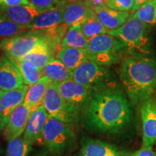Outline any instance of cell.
I'll use <instances>...</instances> for the list:
<instances>
[{
    "label": "cell",
    "instance_id": "33",
    "mask_svg": "<svg viewBox=\"0 0 156 156\" xmlns=\"http://www.w3.org/2000/svg\"><path fill=\"white\" fill-rule=\"evenodd\" d=\"M129 156H156V151L151 147H142L140 150L129 154Z\"/></svg>",
    "mask_w": 156,
    "mask_h": 156
},
{
    "label": "cell",
    "instance_id": "4",
    "mask_svg": "<svg viewBox=\"0 0 156 156\" xmlns=\"http://www.w3.org/2000/svg\"><path fill=\"white\" fill-rule=\"evenodd\" d=\"M43 137L48 151L54 156L67 155L77 147V136L72 124L49 116Z\"/></svg>",
    "mask_w": 156,
    "mask_h": 156
},
{
    "label": "cell",
    "instance_id": "11",
    "mask_svg": "<svg viewBox=\"0 0 156 156\" xmlns=\"http://www.w3.org/2000/svg\"><path fill=\"white\" fill-rule=\"evenodd\" d=\"M142 126V146L156 145V101L153 98L142 103L140 108Z\"/></svg>",
    "mask_w": 156,
    "mask_h": 156
},
{
    "label": "cell",
    "instance_id": "15",
    "mask_svg": "<svg viewBox=\"0 0 156 156\" xmlns=\"http://www.w3.org/2000/svg\"><path fill=\"white\" fill-rule=\"evenodd\" d=\"M48 118V114L43 105L39 106L31 114L23 135L29 145H33L35 142L43 137Z\"/></svg>",
    "mask_w": 156,
    "mask_h": 156
},
{
    "label": "cell",
    "instance_id": "12",
    "mask_svg": "<svg viewBox=\"0 0 156 156\" xmlns=\"http://www.w3.org/2000/svg\"><path fill=\"white\" fill-rule=\"evenodd\" d=\"M58 85L62 97L80 112L93 91L91 87L76 83L73 80L58 83Z\"/></svg>",
    "mask_w": 156,
    "mask_h": 156
},
{
    "label": "cell",
    "instance_id": "1",
    "mask_svg": "<svg viewBox=\"0 0 156 156\" xmlns=\"http://www.w3.org/2000/svg\"><path fill=\"white\" fill-rule=\"evenodd\" d=\"M80 114L84 126L89 130L116 135L131 122L132 109L125 94L113 82L93 89Z\"/></svg>",
    "mask_w": 156,
    "mask_h": 156
},
{
    "label": "cell",
    "instance_id": "39",
    "mask_svg": "<svg viewBox=\"0 0 156 156\" xmlns=\"http://www.w3.org/2000/svg\"><path fill=\"white\" fill-rule=\"evenodd\" d=\"M155 7H156V0H155Z\"/></svg>",
    "mask_w": 156,
    "mask_h": 156
},
{
    "label": "cell",
    "instance_id": "20",
    "mask_svg": "<svg viewBox=\"0 0 156 156\" xmlns=\"http://www.w3.org/2000/svg\"><path fill=\"white\" fill-rule=\"evenodd\" d=\"M63 23V12L58 5L54 8L41 13L30 24L27 26V30L40 31Z\"/></svg>",
    "mask_w": 156,
    "mask_h": 156
},
{
    "label": "cell",
    "instance_id": "26",
    "mask_svg": "<svg viewBox=\"0 0 156 156\" xmlns=\"http://www.w3.org/2000/svg\"><path fill=\"white\" fill-rule=\"evenodd\" d=\"M88 41L82 32L80 25L69 27L62 43L61 48H75L86 50Z\"/></svg>",
    "mask_w": 156,
    "mask_h": 156
},
{
    "label": "cell",
    "instance_id": "21",
    "mask_svg": "<svg viewBox=\"0 0 156 156\" xmlns=\"http://www.w3.org/2000/svg\"><path fill=\"white\" fill-rule=\"evenodd\" d=\"M56 58L71 71L87 60L86 50L75 48H61L56 54Z\"/></svg>",
    "mask_w": 156,
    "mask_h": 156
},
{
    "label": "cell",
    "instance_id": "23",
    "mask_svg": "<svg viewBox=\"0 0 156 156\" xmlns=\"http://www.w3.org/2000/svg\"><path fill=\"white\" fill-rule=\"evenodd\" d=\"M68 29H69V27L67 25L62 23L56 26L38 31V32L41 36L44 41L55 54L56 51L58 50V48L59 49L61 48L62 43L67 34Z\"/></svg>",
    "mask_w": 156,
    "mask_h": 156
},
{
    "label": "cell",
    "instance_id": "9",
    "mask_svg": "<svg viewBox=\"0 0 156 156\" xmlns=\"http://www.w3.org/2000/svg\"><path fill=\"white\" fill-rule=\"evenodd\" d=\"M58 6L63 12V23L69 28L81 25L93 12L85 0H60Z\"/></svg>",
    "mask_w": 156,
    "mask_h": 156
},
{
    "label": "cell",
    "instance_id": "18",
    "mask_svg": "<svg viewBox=\"0 0 156 156\" xmlns=\"http://www.w3.org/2000/svg\"><path fill=\"white\" fill-rule=\"evenodd\" d=\"M122 151L116 146L98 140L84 138L80 156H110Z\"/></svg>",
    "mask_w": 156,
    "mask_h": 156
},
{
    "label": "cell",
    "instance_id": "7",
    "mask_svg": "<svg viewBox=\"0 0 156 156\" xmlns=\"http://www.w3.org/2000/svg\"><path fill=\"white\" fill-rule=\"evenodd\" d=\"M23 32L0 40V48L5 56L14 58H23L44 41L38 31Z\"/></svg>",
    "mask_w": 156,
    "mask_h": 156
},
{
    "label": "cell",
    "instance_id": "31",
    "mask_svg": "<svg viewBox=\"0 0 156 156\" xmlns=\"http://www.w3.org/2000/svg\"><path fill=\"white\" fill-rule=\"evenodd\" d=\"M106 6L115 10L129 12L133 9L134 2L133 0H107Z\"/></svg>",
    "mask_w": 156,
    "mask_h": 156
},
{
    "label": "cell",
    "instance_id": "5",
    "mask_svg": "<svg viewBox=\"0 0 156 156\" xmlns=\"http://www.w3.org/2000/svg\"><path fill=\"white\" fill-rule=\"evenodd\" d=\"M124 48L118 39L110 34H103L88 41L87 59L103 67H109L120 59Z\"/></svg>",
    "mask_w": 156,
    "mask_h": 156
},
{
    "label": "cell",
    "instance_id": "25",
    "mask_svg": "<svg viewBox=\"0 0 156 156\" xmlns=\"http://www.w3.org/2000/svg\"><path fill=\"white\" fill-rule=\"evenodd\" d=\"M54 54H55L51 50L47 44L43 41L39 44L32 51L25 56L24 57L20 58L31 62L36 67L43 71V69L50 62V60L54 58Z\"/></svg>",
    "mask_w": 156,
    "mask_h": 156
},
{
    "label": "cell",
    "instance_id": "3",
    "mask_svg": "<svg viewBox=\"0 0 156 156\" xmlns=\"http://www.w3.org/2000/svg\"><path fill=\"white\" fill-rule=\"evenodd\" d=\"M150 25L130 15L128 20L116 30L108 31L122 44L124 51L130 56H147L152 53Z\"/></svg>",
    "mask_w": 156,
    "mask_h": 156
},
{
    "label": "cell",
    "instance_id": "8",
    "mask_svg": "<svg viewBox=\"0 0 156 156\" xmlns=\"http://www.w3.org/2000/svg\"><path fill=\"white\" fill-rule=\"evenodd\" d=\"M73 80L93 89L113 83L110 69L88 59L73 71Z\"/></svg>",
    "mask_w": 156,
    "mask_h": 156
},
{
    "label": "cell",
    "instance_id": "17",
    "mask_svg": "<svg viewBox=\"0 0 156 156\" xmlns=\"http://www.w3.org/2000/svg\"><path fill=\"white\" fill-rule=\"evenodd\" d=\"M100 22L108 31L116 30L125 23L130 17L129 12L112 9L107 6H101L93 8Z\"/></svg>",
    "mask_w": 156,
    "mask_h": 156
},
{
    "label": "cell",
    "instance_id": "2",
    "mask_svg": "<svg viewBox=\"0 0 156 156\" xmlns=\"http://www.w3.org/2000/svg\"><path fill=\"white\" fill-rule=\"evenodd\" d=\"M120 80L133 104L151 98L156 87V61L144 56H129L123 59Z\"/></svg>",
    "mask_w": 156,
    "mask_h": 156
},
{
    "label": "cell",
    "instance_id": "30",
    "mask_svg": "<svg viewBox=\"0 0 156 156\" xmlns=\"http://www.w3.org/2000/svg\"><path fill=\"white\" fill-rule=\"evenodd\" d=\"M26 30V28L20 27L11 22L0 12V38H5L16 36Z\"/></svg>",
    "mask_w": 156,
    "mask_h": 156
},
{
    "label": "cell",
    "instance_id": "34",
    "mask_svg": "<svg viewBox=\"0 0 156 156\" xmlns=\"http://www.w3.org/2000/svg\"><path fill=\"white\" fill-rule=\"evenodd\" d=\"M28 4H30L28 0H0V7H11Z\"/></svg>",
    "mask_w": 156,
    "mask_h": 156
},
{
    "label": "cell",
    "instance_id": "16",
    "mask_svg": "<svg viewBox=\"0 0 156 156\" xmlns=\"http://www.w3.org/2000/svg\"><path fill=\"white\" fill-rule=\"evenodd\" d=\"M22 77L15 64L7 56L0 59V90L17 89L24 85Z\"/></svg>",
    "mask_w": 156,
    "mask_h": 156
},
{
    "label": "cell",
    "instance_id": "6",
    "mask_svg": "<svg viewBox=\"0 0 156 156\" xmlns=\"http://www.w3.org/2000/svg\"><path fill=\"white\" fill-rule=\"evenodd\" d=\"M43 106L49 116L71 124L77 122L81 113L62 97L56 83H52L48 88Z\"/></svg>",
    "mask_w": 156,
    "mask_h": 156
},
{
    "label": "cell",
    "instance_id": "37",
    "mask_svg": "<svg viewBox=\"0 0 156 156\" xmlns=\"http://www.w3.org/2000/svg\"><path fill=\"white\" fill-rule=\"evenodd\" d=\"M110 156H129V154L128 153H126V152H125V151H120L119 153L114 154V155H112Z\"/></svg>",
    "mask_w": 156,
    "mask_h": 156
},
{
    "label": "cell",
    "instance_id": "35",
    "mask_svg": "<svg viewBox=\"0 0 156 156\" xmlns=\"http://www.w3.org/2000/svg\"><path fill=\"white\" fill-rule=\"evenodd\" d=\"M92 8L101 6H106L107 0H85Z\"/></svg>",
    "mask_w": 156,
    "mask_h": 156
},
{
    "label": "cell",
    "instance_id": "22",
    "mask_svg": "<svg viewBox=\"0 0 156 156\" xmlns=\"http://www.w3.org/2000/svg\"><path fill=\"white\" fill-rule=\"evenodd\" d=\"M8 58L18 69L25 85H28V87L31 86L44 76L42 70L36 67L31 62L23 58Z\"/></svg>",
    "mask_w": 156,
    "mask_h": 156
},
{
    "label": "cell",
    "instance_id": "27",
    "mask_svg": "<svg viewBox=\"0 0 156 156\" xmlns=\"http://www.w3.org/2000/svg\"><path fill=\"white\" fill-rule=\"evenodd\" d=\"M80 27L82 32L88 41L98 36L106 34L108 33V30L105 28V27L97 17L94 11L80 25Z\"/></svg>",
    "mask_w": 156,
    "mask_h": 156
},
{
    "label": "cell",
    "instance_id": "10",
    "mask_svg": "<svg viewBox=\"0 0 156 156\" xmlns=\"http://www.w3.org/2000/svg\"><path fill=\"white\" fill-rule=\"evenodd\" d=\"M28 87L24 85L12 90H0V130L4 131L11 114L24 102Z\"/></svg>",
    "mask_w": 156,
    "mask_h": 156
},
{
    "label": "cell",
    "instance_id": "13",
    "mask_svg": "<svg viewBox=\"0 0 156 156\" xmlns=\"http://www.w3.org/2000/svg\"><path fill=\"white\" fill-rule=\"evenodd\" d=\"M30 108L24 103L17 107L11 114L4 129V136L7 141L18 138L24 134L27 124L33 114Z\"/></svg>",
    "mask_w": 156,
    "mask_h": 156
},
{
    "label": "cell",
    "instance_id": "36",
    "mask_svg": "<svg viewBox=\"0 0 156 156\" xmlns=\"http://www.w3.org/2000/svg\"><path fill=\"white\" fill-rule=\"evenodd\" d=\"M149 0H133L134 2V7L132 9V11L136 12L137 9H139L142 5L147 3Z\"/></svg>",
    "mask_w": 156,
    "mask_h": 156
},
{
    "label": "cell",
    "instance_id": "14",
    "mask_svg": "<svg viewBox=\"0 0 156 156\" xmlns=\"http://www.w3.org/2000/svg\"><path fill=\"white\" fill-rule=\"evenodd\" d=\"M0 12L11 22L26 28L37 17L44 12L31 3L11 7H0Z\"/></svg>",
    "mask_w": 156,
    "mask_h": 156
},
{
    "label": "cell",
    "instance_id": "19",
    "mask_svg": "<svg viewBox=\"0 0 156 156\" xmlns=\"http://www.w3.org/2000/svg\"><path fill=\"white\" fill-rule=\"evenodd\" d=\"M53 83L47 76L44 75L36 83L28 87L24 103L33 112L42 106L47 90Z\"/></svg>",
    "mask_w": 156,
    "mask_h": 156
},
{
    "label": "cell",
    "instance_id": "24",
    "mask_svg": "<svg viewBox=\"0 0 156 156\" xmlns=\"http://www.w3.org/2000/svg\"><path fill=\"white\" fill-rule=\"evenodd\" d=\"M44 75L47 76L53 83H60L73 80V72L66 67L57 58H53L43 69Z\"/></svg>",
    "mask_w": 156,
    "mask_h": 156
},
{
    "label": "cell",
    "instance_id": "28",
    "mask_svg": "<svg viewBox=\"0 0 156 156\" xmlns=\"http://www.w3.org/2000/svg\"><path fill=\"white\" fill-rule=\"evenodd\" d=\"M136 18L148 25H156V7L155 0H149L142 5L139 9L132 14Z\"/></svg>",
    "mask_w": 156,
    "mask_h": 156
},
{
    "label": "cell",
    "instance_id": "38",
    "mask_svg": "<svg viewBox=\"0 0 156 156\" xmlns=\"http://www.w3.org/2000/svg\"><path fill=\"white\" fill-rule=\"evenodd\" d=\"M155 101H156V87H155Z\"/></svg>",
    "mask_w": 156,
    "mask_h": 156
},
{
    "label": "cell",
    "instance_id": "29",
    "mask_svg": "<svg viewBox=\"0 0 156 156\" xmlns=\"http://www.w3.org/2000/svg\"><path fill=\"white\" fill-rule=\"evenodd\" d=\"M32 145L25 141L23 136L8 141L7 156H27L30 151Z\"/></svg>",
    "mask_w": 156,
    "mask_h": 156
},
{
    "label": "cell",
    "instance_id": "32",
    "mask_svg": "<svg viewBox=\"0 0 156 156\" xmlns=\"http://www.w3.org/2000/svg\"><path fill=\"white\" fill-rule=\"evenodd\" d=\"M59 1L60 0H28L29 2L33 4L35 7L42 12L47 11L55 7Z\"/></svg>",
    "mask_w": 156,
    "mask_h": 156
}]
</instances>
